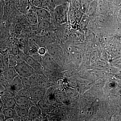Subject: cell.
Here are the masks:
<instances>
[{"label": "cell", "instance_id": "8992f818", "mask_svg": "<svg viewBox=\"0 0 121 121\" xmlns=\"http://www.w3.org/2000/svg\"><path fill=\"white\" fill-rule=\"evenodd\" d=\"M25 60L34 69L35 72L44 74L45 70L43 66L40 63L35 60L31 56H27Z\"/></svg>", "mask_w": 121, "mask_h": 121}, {"label": "cell", "instance_id": "8d00e7d4", "mask_svg": "<svg viewBox=\"0 0 121 121\" xmlns=\"http://www.w3.org/2000/svg\"><path fill=\"white\" fill-rule=\"evenodd\" d=\"M90 2H91L92 1H94L95 0H88Z\"/></svg>", "mask_w": 121, "mask_h": 121}, {"label": "cell", "instance_id": "d6a6232c", "mask_svg": "<svg viewBox=\"0 0 121 121\" xmlns=\"http://www.w3.org/2000/svg\"><path fill=\"white\" fill-rule=\"evenodd\" d=\"M0 121H5L4 116L1 113H0Z\"/></svg>", "mask_w": 121, "mask_h": 121}, {"label": "cell", "instance_id": "ac0fdd59", "mask_svg": "<svg viewBox=\"0 0 121 121\" xmlns=\"http://www.w3.org/2000/svg\"><path fill=\"white\" fill-rule=\"evenodd\" d=\"M7 60L9 67H15L18 63V60L16 56L12 54L9 55Z\"/></svg>", "mask_w": 121, "mask_h": 121}, {"label": "cell", "instance_id": "d4e9b609", "mask_svg": "<svg viewBox=\"0 0 121 121\" xmlns=\"http://www.w3.org/2000/svg\"><path fill=\"white\" fill-rule=\"evenodd\" d=\"M9 66L8 60L6 61H2L0 62V73L4 72L9 68Z\"/></svg>", "mask_w": 121, "mask_h": 121}, {"label": "cell", "instance_id": "836d02e7", "mask_svg": "<svg viewBox=\"0 0 121 121\" xmlns=\"http://www.w3.org/2000/svg\"><path fill=\"white\" fill-rule=\"evenodd\" d=\"M3 108H4V107H3V104H2L1 100L0 99V113H1Z\"/></svg>", "mask_w": 121, "mask_h": 121}, {"label": "cell", "instance_id": "603a6c76", "mask_svg": "<svg viewBox=\"0 0 121 121\" xmlns=\"http://www.w3.org/2000/svg\"><path fill=\"white\" fill-rule=\"evenodd\" d=\"M55 97L58 101L60 102L65 101L66 97L63 93L58 91H56L54 94Z\"/></svg>", "mask_w": 121, "mask_h": 121}, {"label": "cell", "instance_id": "9c48e42d", "mask_svg": "<svg viewBox=\"0 0 121 121\" xmlns=\"http://www.w3.org/2000/svg\"><path fill=\"white\" fill-rule=\"evenodd\" d=\"M34 7L35 12L38 17V22L43 20H46L49 21L51 17L49 11L43 8Z\"/></svg>", "mask_w": 121, "mask_h": 121}, {"label": "cell", "instance_id": "d6986e66", "mask_svg": "<svg viewBox=\"0 0 121 121\" xmlns=\"http://www.w3.org/2000/svg\"><path fill=\"white\" fill-rule=\"evenodd\" d=\"M29 78L33 87L37 86L39 79V73L35 72Z\"/></svg>", "mask_w": 121, "mask_h": 121}, {"label": "cell", "instance_id": "30bf717a", "mask_svg": "<svg viewBox=\"0 0 121 121\" xmlns=\"http://www.w3.org/2000/svg\"><path fill=\"white\" fill-rule=\"evenodd\" d=\"M13 109L17 117L21 118L24 121H27L29 114L28 108L25 107L19 106L16 105Z\"/></svg>", "mask_w": 121, "mask_h": 121}, {"label": "cell", "instance_id": "f1b7e54d", "mask_svg": "<svg viewBox=\"0 0 121 121\" xmlns=\"http://www.w3.org/2000/svg\"><path fill=\"white\" fill-rule=\"evenodd\" d=\"M111 2L115 8L121 7V0H111Z\"/></svg>", "mask_w": 121, "mask_h": 121}, {"label": "cell", "instance_id": "277c9868", "mask_svg": "<svg viewBox=\"0 0 121 121\" xmlns=\"http://www.w3.org/2000/svg\"><path fill=\"white\" fill-rule=\"evenodd\" d=\"M42 65L45 70H54L56 67V63L54 58L48 53L43 56Z\"/></svg>", "mask_w": 121, "mask_h": 121}, {"label": "cell", "instance_id": "7402d4cb", "mask_svg": "<svg viewBox=\"0 0 121 121\" xmlns=\"http://www.w3.org/2000/svg\"><path fill=\"white\" fill-rule=\"evenodd\" d=\"M20 51L19 45L17 44H14L11 48L10 54L17 56L19 54Z\"/></svg>", "mask_w": 121, "mask_h": 121}, {"label": "cell", "instance_id": "52a82bcc", "mask_svg": "<svg viewBox=\"0 0 121 121\" xmlns=\"http://www.w3.org/2000/svg\"><path fill=\"white\" fill-rule=\"evenodd\" d=\"M37 105L41 110L42 114L48 119V116L52 111L53 107L44 98L40 99L37 103Z\"/></svg>", "mask_w": 121, "mask_h": 121}, {"label": "cell", "instance_id": "ffe728a7", "mask_svg": "<svg viewBox=\"0 0 121 121\" xmlns=\"http://www.w3.org/2000/svg\"><path fill=\"white\" fill-rule=\"evenodd\" d=\"M22 79V86L23 89H29L33 87L31 84L29 78L25 77H21Z\"/></svg>", "mask_w": 121, "mask_h": 121}, {"label": "cell", "instance_id": "83f0119b", "mask_svg": "<svg viewBox=\"0 0 121 121\" xmlns=\"http://www.w3.org/2000/svg\"><path fill=\"white\" fill-rule=\"evenodd\" d=\"M4 6L2 0H0V21L2 19L4 14Z\"/></svg>", "mask_w": 121, "mask_h": 121}, {"label": "cell", "instance_id": "5bb4252c", "mask_svg": "<svg viewBox=\"0 0 121 121\" xmlns=\"http://www.w3.org/2000/svg\"><path fill=\"white\" fill-rule=\"evenodd\" d=\"M48 0H34L31 2L33 6L37 8H43L48 11Z\"/></svg>", "mask_w": 121, "mask_h": 121}, {"label": "cell", "instance_id": "f546056e", "mask_svg": "<svg viewBox=\"0 0 121 121\" xmlns=\"http://www.w3.org/2000/svg\"><path fill=\"white\" fill-rule=\"evenodd\" d=\"M38 53L42 56L47 53V49L45 47H39L38 50Z\"/></svg>", "mask_w": 121, "mask_h": 121}, {"label": "cell", "instance_id": "2e32d148", "mask_svg": "<svg viewBox=\"0 0 121 121\" xmlns=\"http://www.w3.org/2000/svg\"><path fill=\"white\" fill-rule=\"evenodd\" d=\"M91 2L88 0H80V9L84 14H86L88 12Z\"/></svg>", "mask_w": 121, "mask_h": 121}, {"label": "cell", "instance_id": "74e56055", "mask_svg": "<svg viewBox=\"0 0 121 121\" xmlns=\"http://www.w3.org/2000/svg\"><path fill=\"white\" fill-rule=\"evenodd\" d=\"M105 0L107 1H111V0Z\"/></svg>", "mask_w": 121, "mask_h": 121}, {"label": "cell", "instance_id": "5b68a950", "mask_svg": "<svg viewBox=\"0 0 121 121\" xmlns=\"http://www.w3.org/2000/svg\"><path fill=\"white\" fill-rule=\"evenodd\" d=\"M6 89L13 94V95L15 93L23 89L21 77L18 75L15 77Z\"/></svg>", "mask_w": 121, "mask_h": 121}, {"label": "cell", "instance_id": "7a4b0ae2", "mask_svg": "<svg viewBox=\"0 0 121 121\" xmlns=\"http://www.w3.org/2000/svg\"><path fill=\"white\" fill-rule=\"evenodd\" d=\"M14 68L18 75L21 77L29 78L35 72L34 69L25 60L18 61Z\"/></svg>", "mask_w": 121, "mask_h": 121}, {"label": "cell", "instance_id": "4fadbf2b", "mask_svg": "<svg viewBox=\"0 0 121 121\" xmlns=\"http://www.w3.org/2000/svg\"><path fill=\"white\" fill-rule=\"evenodd\" d=\"M1 113L4 115L5 118V121L9 118H13L15 119L17 115L16 114L14 110L12 108H3Z\"/></svg>", "mask_w": 121, "mask_h": 121}, {"label": "cell", "instance_id": "4dcf8cb0", "mask_svg": "<svg viewBox=\"0 0 121 121\" xmlns=\"http://www.w3.org/2000/svg\"><path fill=\"white\" fill-rule=\"evenodd\" d=\"M70 1L71 0H55L56 6L66 2H70Z\"/></svg>", "mask_w": 121, "mask_h": 121}, {"label": "cell", "instance_id": "1f68e13d", "mask_svg": "<svg viewBox=\"0 0 121 121\" xmlns=\"http://www.w3.org/2000/svg\"><path fill=\"white\" fill-rule=\"evenodd\" d=\"M48 119L47 118L45 117L43 114H41L39 115L38 117L36 118L35 121H47Z\"/></svg>", "mask_w": 121, "mask_h": 121}, {"label": "cell", "instance_id": "3957f363", "mask_svg": "<svg viewBox=\"0 0 121 121\" xmlns=\"http://www.w3.org/2000/svg\"><path fill=\"white\" fill-rule=\"evenodd\" d=\"M47 89L38 86L33 87L29 89V98L37 103L40 99L44 98Z\"/></svg>", "mask_w": 121, "mask_h": 121}, {"label": "cell", "instance_id": "484cf974", "mask_svg": "<svg viewBox=\"0 0 121 121\" xmlns=\"http://www.w3.org/2000/svg\"><path fill=\"white\" fill-rule=\"evenodd\" d=\"M70 4L76 10L80 9V0H71Z\"/></svg>", "mask_w": 121, "mask_h": 121}, {"label": "cell", "instance_id": "7c38bea8", "mask_svg": "<svg viewBox=\"0 0 121 121\" xmlns=\"http://www.w3.org/2000/svg\"><path fill=\"white\" fill-rule=\"evenodd\" d=\"M41 114V110L37 104L32 106L29 109V114L27 121H35L36 118Z\"/></svg>", "mask_w": 121, "mask_h": 121}, {"label": "cell", "instance_id": "e0dca14e", "mask_svg": "<svg viewBox=\"0 0 121 121\" xmlns=\"http://www.w3.org/2000/svg\"><path fill=\"white\" fill-rule=\"evenodd\" d=\"M51 24L50 22L46 20H43L37 23V28L39 30L43 31L50 27Z\"/></svg>", "mask_w": 121, "mask_h": 121}, {"label": "cell", "instance_id": "9a60e30c", "mask_svg": "<svg viewBox=\"0 0 121 121\" xmlns=\"http://www.w3.org/2000/svg\"><path fill=\"white\" fill-rule=\"evenodd\" d=\"M37 43L39 47H45L49 43V41L44 36H40L37 37Z\"/></svg>", "mask_w": 121, "mask_h": 121}, {"label": "cell", "instance_id": "e575fe53", "mask_svg": "<svg viewBox=\"0 0 121 121\" xmlns=\"http://www.w3.org/2000/svg\"><path fill=\"white\" fill-rule=\"evenodd\" d=\"M115 77L117 79L121 80V73L116 74L115 75Z\"/></svg>", "mask_w": 121, "mask_h": 121}, {"label": "cell", "instance_id": "6da1fadb", "mask_svg": "<svg viewBox=\"0 0 121 121\" xmlns=\"http://www.w3.org/2000/svg\"><path fill=\"white\" fill-rule=\"evenodd\" d=\"M70 2L57 5L54 10V18L59 24L66 23L68 20V12Z\"/></svg>", "mask_w": 121, "mask_h": 121}, {"label": "cell", "instance_id": "cb8c5ba5", "mask_svg": "<svg viewBox=\"0 0 121 121\" xmlns=\"http://www.w3.org/2000/svg\"><path fill=\"white\" fill-rule=\"evenodd\" d=\"M29 20L31 22H32L34 24H37L38 23V17L37 15L35 12V10L34 12H31L29 14Z\"/></svg>", "mask_w": 121, "mask_h": 121}, {"label": "cell", "instance_id": "d590c367", "mask_svg": "<svg viewBox=\"0 0 121 121\" xmlns=\"http://www.w3.org/2000/svg\"><path fill=\"white\" fill-rule=\"evenodd\" d=\"M15 121V119H14L13 118H8V119H6V120H5V121Z\"/></svg>", "mask_w": 121, "mask_h": 121}, {"label": "cell", "instance_id": "8fae6325", "mask_svg": "<svg viewBox=\"0 0 121 121\" xmlns=\"http://www.w3.org/2000/svg\"><path fill=\"white\" fill-rule=\"evenodd\" d=\"M1 73L8 84H10L14 78L18 75L15 68L13 67H9L5 71Z\"/></svg>", "mask_w": 121, "mask_h": 121}, {"label": "cell", "instance_id": "44dd1931", "mask_svg": "<svg viewBox=\"0 0 121 121\" xmlns=\"http://www.w3.org/2000/svg\"><path fill=\"white\" fill-rule=\"evenodd\" d=\"M85 39L87 41H91L95 39V35L94 32L91 30L86 29L84 33Z\"/></svg>", "mask_w": 121, "mask_h": 121}, {"label": "cell", "instance_id": "ba28073f", "mask_svg": "<svg viewBox=\"0 0 121 121\" xmlns=\"http://www.w3.org/2000/svg\"><path fill=\"white\" fill-rule=\"evenodd\" d=\"M16 105L19 106L25 107L29 109L32 106L37 105V103L33 101L30 98L21 96L15 99Z\"/></svg>", "mask_w": 121, "mask_h": 121}, {"label": "cell", "instance_id": "4316f807", "mask_svg": "<svg viewBox=\"0 0 121 121\" xmlns=\"http://www.w3.org/2000/svg\"><path fill=\"white\" fill-rule=\"evenodd\" d=\"M30 56L35 59V60H37L42 65V63L43 62V56L39 54L38 52L32 54Z\"/></svg>", "mask_w": 121, "mask_h": 121}]
</instances>
